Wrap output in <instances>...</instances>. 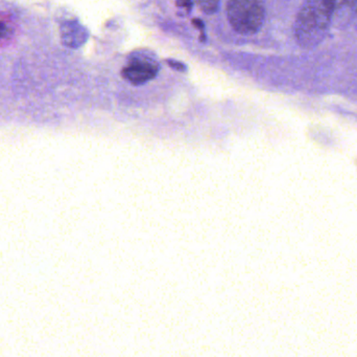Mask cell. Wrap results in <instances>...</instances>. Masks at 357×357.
Returning a JSON list of instances; mask_svg holds the SVG:
<instances>
[{
    "mask_svg": "<svg viewBox=\"0 0 357 357\" xmlns=\"http://www.w3.org/2000/svg\"><path fill=\"white\" fill-rule=\"evenodd\" d=\"M333 10H337L349 4L352 0H325Z\"/></svg>",
    "mask_w": 357,
    "mask_h": 357,
    "instance_id": "obj_9",
    "label": "cell"
},
{
    "mask_svg": "<svg viewBox=\"0 0 357 357\" xmlns=\"http://www.w3.org/2000/svg\"><path fill=\"white\" fill-rule=\"evenodd\" d=\"M335 10L325 0H304L294 23V35L303 48H314L328 34Z\"/></svg>",
    "mask_w": 357,
    "mask_h": 357,
    "instance_id": "obj_1",
    "label": "cell"
},
{
    "mask_svg": "<svg viewBox=\"0 0 357 357\" xmlns=\"http://www.w3.org/2000/svg\"><path fill=\"white\" fill-rule=\"evenodd\" d=\"M176 6H177L178 8H183V10H180V12L184 10L185 16H186V15H188L190 10H192L193 1L192 0H177V1H176Z\"/></svg>",
    "mask_w": 357,
    "mask_h": 357,
    "instance_id": "obj_6",
    "label": "cell"
},
{
    "mask_svg": "<svg viewBox=\"0 0 357 357\" xmlns=\"http://www.w3.org/2000/svg\"><path fill=\"white\" fill-rule=\"evenodd\" d=\"M167 63L172 68L175 69V71H178V73H186L187 71L186 65L181 62V61L175 60V59H167Z\"/></svg>",
    "mask_w": 357,
    "mask_h": 357,
    "instance_id": "obj_8",
    "label": "cell"
},
{
    "mask_svg": "<svg viewBox=\"0 0 357 357\" xmlns=\"http://www.w3.org/2000/svg\"><path fill=\"white\" fill-rule=\"evenodd\" d=\"M61 40L63 45L73 50L81 48L88 40V31L77 20H67L61 24Z\"/></svg>",
    "mask_w": 357,
    "mask_h": 357,
    "instance_id": "obj_4",
    "label": "cell"
},
{
    "mask_svg": "<svg viewBox=\"0 0 357 357\" xmlns=\"http://www.w3.org/2000/svg\"><path fill=\"white\" fill-rule=\"evenodd\" d=\"M220 0H197L199 8L203 10L205 14H215L220 8Z\"/></svg>",
    "mask_w": 357,
    "mask_h": 357,
    "instance_id": "obj_5",
    "label": "cell"
},
{
    "mask_svg": "<svg viewBox=\"0 0 357 357\" xmlns=\"http://www.w3.org/2000/svg\"><path fill=\"white\" fill-rule=\"evenodd\" d=\"M227 14L231 27L241 35L258 33L266 18L261 0H229Z\"/></svg>",
    "mask_w": 357,
    "mask_h": 357,
    "instance_id": "obj_2",
    "label": "cell"
},
{
    "mask_svg": "<svg viewBox=\"0 0 357 357\" xmlns=\"http://www.w3.org/2000/svg\"><path fill=\"white\" fill-rule=\"evenodd\" d=\"M160 71L158 62L148 52H136L130 58L129 64L123 67L121 75L133 85H142L154 80Z\"/></svg>",
    "mask_w": 357,
    "mask_h": 357,
    "instance_id": "obj_3",
    "label": "cell"
},
{
    "mask_svg": "<svg viewBox=\"0 0 357 357\" xmlns=\"http://www.w3.org/2000/svg\"><path fill=\"white\" fill-rule=\"evenodd\" d=\"M8 24H6V22H3V21H0V40H1L2 38H4L6 37V35H8Z\"/></svg>",
    "mask_w": 357,
    "mask_h": 357,
    "instance_id": "obj_10",
    "label": "cell"
},
{
    "mask_svg": "<svg viewBox=\"0 0 357 357\" xmlns=\"http://www.w3.org/2000/svg\"><path fill=\"white\" fill-rule=\"evenodd\" d=\"M191 23L199 29V34H201V35H199V41L204 43V42L206 41L205 24H204V21H202L201 19L195 18L191 21Z\"/></svg>",
    "mask_w": 357,
    "mask_h": 357,
    "instance_id": "obj_7",
    "label": "cell"
}]
</instances>
